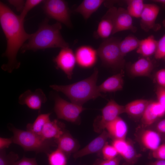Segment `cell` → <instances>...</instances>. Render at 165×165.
I'll list each match as a JSON object with an SVG mask.
<instances>
[{
  "instance_id": "6da1fadb",
  "label": "cell",
  "mask_w": 165,
  "mask_h": 165,
  "mask_svg": "<svg viewBox=\"0 0 165 165\" xmlns=\"http://www.w3.org/2000/svg\"><path fill=\"white\" fill-rule=\"evenodd\" d=\"M24 21L7 6L0 2V23L7 42L6 50L2 56L8 60L1 68L9 73L20 67V63L17 59V53L31 35L25 31Z\"/></svg>"
},
{
  "instance_id": "7a4b0ae2",
  "label": "cell",
  "mask_w": 165,
  "mask_h": 165,
  "mask_svg": "<svg viewBox=\"0 0 165 165\" xmlns=\"http://www.w3.org/2000/svg\"><path fill=\"white\" fill-rule=\"evenodd\" d=\"M48 18L45 19L40 24L38 30L31 36L27 43L21 48V52L27 50L36 51L50 48L69 47L68 44L62 37L61 30V23L57 22L52 25L48 24Z\"/></svg>"
},
{
  "instance_id": "3957f363",
  "label": "cell",
  "mask_w": 165,
  "mask_h": 165,
  "mask_svg": "<svg viewBox=\"0 0 165 165\" xmlns=\"http://www.w3.org/2000/svg\"><path fill=\"white\" fill-rule=\"evenodd\" d=\"M98 74V70L95 68L92 75L85 79L68 85H50V87L63 93L72 102L82 106L90 100L104 97L99 91L96 85Z\"/></svg>"
},
{
  "instance_id": "277c9868",
  "label": "cell",
  "mask_w": 165,
  "mask_h": 165,
  "mask_svg": "<svg viewBox=\"0 0 165 165\" xmlns=\"http://www.w3.org/2000/svg\"><path fill=\"white\" fill-rule=\"evenodd\" d=\"M13 133V143L22 147L25 151H34L36 153L50 152L52 147L57 145L55 140H46L40 135L29 131L14 127L11 128Z\"/></svg>"
},
{
  "instance_id": "5b68a950",
  "label": "cell",
  "mask_w": 165,
  "mask_h": 165,
  "mask_svg": "<svg viewBox=\"0 0 165 165\" xmlns=\"http://www.w3.org/2000/svg\"><path fill=\"white\" fill-rule=\"evenodd\" d=\"M120 41L115 37L103 41L97 50L98 56L104 64L113 68H122L125 63L119 48Z\"/></svg>"
},
{
  "instance_id": "8992f818",
  "label": "cell",
  "mask_w": 165,
  "mask_h": 165,
  "mask_svg": "<svg viewBox=\"0 0 165 165\" xmlns=\"http://www.w3.org/2000/svg\"><path fill=\"white\" fill-rule=\"evenodd\" d=\"M43 2V10L49 18L69 28H72L71 11L67 2L62 0H47L44 1Z\"/></svg>"
},
{
  "instance_id": "52a82bcc",
  "label": "cell",
  "mask_w": 165,
  "mask_h": 165,
  "mask_svg": "<svg viewBox=\"0 0 165 165\" xmlns=\"http://www.w3.org/2000/svg\"><path fill=\"white\" fill-rule=\"evenodd\" d=\"M53 99L54 110L59 119L76 122L79 119L81 113L85 109L82 106L67 101L57 94L54 95Z\"/></svg>"
},
{
  "instance_id": "ba28073f",
  "label": "cell",
  "mask_w": 165,
  "mask_h": 165,
  "mask_svg": "<svg viewBox=\"0 0 165 165\" xmlns=\"http://www.w3.org/2000/svg\"><path fill=\"white\" fill-rule=\"evenodd\" d=\"M101 111V116H98L94 123V129L97 132H102L108 123L119 117L120 115L125 113V107L111 99Z\"/></svg>"
},
{
  "instance_id": "9c48e42d",
  "label": "cell",
  "mask_w": 165,
  "mask_h": 165,
  "mask_svg": "<svg viewBox=\"0 0 165 165\" xmlns=\"http://www.w3.org/2000/svg\"><path fill=\"white\" fill-rule=\"evenodd\" d=\"M53 61L57 69L62 70L69 79H72L76 61L75 54L71 49L69 47L61 49Z\"/></svg>"
},
{
  "instance_id": "30bf717a",
  "label": "cell",
  "mask_w": 165,
  "mask_h": 165,
  "mask_svg": "<svg viewBox=\"0 0 165 165\" xmlns=\"http://www.w3.org/2000/svg\"><path fill=\"white\" fill-rule=\"evenodd\" d=\"M160 10L159 7L154 4H145L141 16L140 26L145 31L151 30L157 31L160 25L156 23Z\"/></svg>"
},
{
  "instance_id": "8fae6325",
  "label": "cell",
  "mask_w": 165,
  "mask_h": 165,
  "mask_svg": "<svg viewBox=\"0 0 165 165\" xmlns=\"http://www.w3.org/2000/svg\"><path fill=\"white\" fill-rule=\"evenodd\" d=\"M47 100L43 90L38 88L34 92L28 90L21 94L18 97V103L21 105H26L31 109L40 110L42 105Z\"/></svg>"
},
{
  "instance_id": "7c38bea8",
  "label": "cell",
  "mask_w": 165,
  "mask_h": 165,
  "mask_svg": "<svg viewBox=\"0 0 165 165\" xmlns=\"http://www.w3.org/2000/svg\"><path fill=\"white\" fill-rule=\"evenodd\" d=\"M117 8L110 7L102 17L94 33L97 38L106 39L112 35L114 28V19Z\"/></svg>"
},
{
  "instance_id": "4fadbf2b",
  "label": "cell",
  "mask_w": 165,
  "mask_h": 165,
  "mask_svg": "<svg viewBox=\"0 0 165 165\" xmlns=\"http://www.w3.org/2000/svg\"><path fill=\"white\" fill-rule=\"evenodd\" d=\"M76 63L83 68H88L93 67L97 60V50L92 47L83 45L78 48L75 53Z\"/></svg>"
},
{
  "instance_id": "5bb4252c",
  "label": "cell",
  "mask_w": 165,
  "mask_h": 165,
  "mask_svg": "<svg viewBox=\"0 0 165 165\" xmlns=\"http://www.w3.org/2000/svg\"><path fill=\"white\" fill-rule=\"evenodd\" d=\"M132 17L126 9L121 7L117 8L114 17V28L112 35L126 30L135 32L137 28L133 25Z\"/></svg>"
},
{
  "instance_id": "9a60e30c",
  "label": "cell",
  "mask_w": 165,
  "mask_h": 165,
  "mask_svg": "<svg viewBox=\"0 0 165 165\" xmlns=\"http://www.w3.org/2000/svg\"><path fill=\"white\" fill-rule=\"evenodd\" d=\"M110 137L107 131L105 129L104 130L99 136L85 147L75 153L73 157L76 159L102 151L104 146L107 143V140Z\"/></svg>"
},
{
  "instance_id": "2e32d148",
  "label": "cell",
  "mask_w": 165,
  "mask_h": 165,
  "mask_svg": "<svg viewBox=\"0 0 165 165\" xmlns=\"http://www.w3.org/2000/svg\"><path fill=\"white\" fill-rule=\"evenodd\" d=\"M165 115V108L157 101H149L141 117L145 126H149Z\"/></svg>"
},
{
  "instance_id": "e0dca14e",
  "label": "cell",
  "mask_w": 165,
  "mask_h": 165,
  "mask_svg": "<svg viewBox=\"0 0 165 165\" xmlns=\"http://www.w3.org/2000/svg\"><path fill=\"white\" fill-rule=\"evenodd\" d=\"M124 72L121 69L119 72L109 77L98 86L99 91L101 93H106L122 90L124 84Z\"/></svg>"
},
{
  "instance_id": "ac0fdd59",
  "label": "cell",
  "mask_w": 165,
  "mask_h": 165,
  "mask_svg": "<svg viewBox=\"0 0 165 165\" xmlns=\"http://www.w3.org/2000/svg\"><path fill=\"white\" fill-rule=\"evenodd\" d=\"M105 129L113 140L125 139L128 131L127 124L119 116L108 123Z\"/></svg>"
},
{
  "instance_id": "d6986e66",
  "label": "cell",
  "mask_w": 165,
  "mask_h": 165,
  "mask_svg": "<svg viewBox=\"0 0 165 165\" xmlns=\"http://www.w3.org/2000/svg\"><path fill=\"white\" fill-rule=\"evenodd\" d=\"M64 124L57 119L50 120L44 125L40 136L46 140H55L59 138L65 130Z\"/></svg>"
},
{
  "instance_id": "ffe728a7",
  "label": "cell",
  "mask_w": 165,
  "mask_h": 165,
  "mask_svg": "<svg viewBox=\"0 0 165 165\" xmlns=\"http://www.w3.org/2000/svg\"><path fill=\"white\" fill-rule=\"evenodd\" d=\"M55 141L57 148L67 156L71 153L77 152L79 147V144L76 140L66 130Z\"/></svg>"
},
{
  "instance_id": "44dd1931",
  "label": "cell",
  "mask_w": 165,
  "mask_h": 165,
  "mask_svg": "<svg viewBox=\"0 0 165 165\" xmlns=\"http://www.w3.org/2000/svg\"><path fill=\"white\" fill-rule=\"evenodd\" d=\"M153 67V63L149 58L142 57L131 64L130 68V72L134 76H148Z\"/></svg>"
},
{
  "instance_id": "7402d4cb",
  "label": "cell",
  "mask_w": 165,
  "mask_h": 165,
  "mask_svg": "<svg viewBox=\"0 0 165 165\" xmlns=\"http://www.w3.org/2000/svg\"><path fill=\"white\" fill-rule=\"evenodd\" d=\"M140 140L146 148L153 151L161 145V138L160 133L157 131L146 129L141 132Z\"/></svg>"
},
{
  "instance_id": "603a6c76",
  "label": "cell",
  "mask_w": 165,
  "mask_h": 165,
  "mask_svg": "<svg viewBox=\"0 0 165 165\" xmlns=\"http://www.w3.org/2000/svg\"><path fill=\"white\" fill-rule=\"evenodd\" d=\"M105 2L103 0H84L74 12L80 14L84 19L87 20Z\"/></svg>"
},
{
  "instance_id": "cb8c5ba5",
  "label": "cell",
  "mask_w": 165,
  "mask_h": 165,
  "mask_svg": "<svg viewBox=\"0 0 165 165\" xmlns=\"http://www.w3.org/2000/svg\"><path fill=\"white\" fill-rule=\"evenodd\" d=\"M158 41L154 36L151 35L140 40L137 52L144 57H148L155 54L157 47Z\"/></svg>"
},
{
  "instance_id": "d4e9b609",
  "label": "cell",
  "mask_w": 165,
  "mask_h": 165,
  "mask_svg": "<svg viewBox=\"0 0 165 165\" xmlns=\"http://www.w3.org/2000/svg\"><path fill=\"white\" fill-rule=\"evenodd\" d=\"M149 101L139 99L129 102L124 106L125 113L134 117H142Z\"/></svg>"
},
{
  "instance_id": "484cf974",
  "label": "cell",
  "mask_w": 165,
  "mask_h": 165,
  "mask_svg": "<svg viewBox=\"0 0 165 165\" xmlns=\"http://www.w3.org/2000/svg\"><path fill=\"white\" fill-rule=\"evenodd\" d=\"M51 114V113H49L39 114L33 123L27 124L26 130L40 136L44 125L50 120Z\"/></svg>"
},
{
  "instance_id": "4316f807",
  "label": "cell",
  "mask_w": 165,
  "mask_h": 165,
  "mask_svg": "<svg viewBox=\"0 0 165 165\" xmlns=\"http://www.w3.org/2000/svg\"><path fill=\"white\" fill-rule=\"evenodd\" d=\"M140 40L133 35H129L120 41L119 48L122 55L124 57L127 53L137 49Z\"/></svg>"
},
{
  "instance_id": "83f0119b",
  "label": "cell",
  "mask_w": 165,
  "mask_h": 165,
  "mask_svg": "<svg viewBox=\"0 0 165 165\" xmlns=\"http://www.w3.org/2000/svg\"><path fill=\"white\" fill-rule=\"evenodd\" d=\"M46 154L48 165H67L68 156L57 148Z\"/></svg>"
},
{
  "instance_id": "f1b7e54d",
  "label": "cell",
  "mask_w": 165,
  "mask_h": 165,
  "mask_svg": "<svg viewBox=\"0 0 165 165\" xmlns=\"http://www.w3.org/2000/svg\"><path fill=\"white\" fill-rule=\"evenodd\" d=\"M127 9L132 17L138 18L141 16L145 7V4L142 0H128L126 1Z\"/></svg>"
},
{
  "instance_id": "f546056e",
  "label": "cell",
  "mask_w": 165,
  "mask_h": 165,
  "mask_svg": "<svg viewBox=\"0 0 165 165\" xmlns=\"http://www.w3.org/2000/svg\"><path fill=\"white\" fill-rule=\"evenodd\" d=\"M0 151V165H14L19 158L18 155L13 152L7 154L5 149Z\"/></svg>"
},
{
  "instance_id": "4dcf8cb0",
  "label": "cell",
  "mask_w": 165,
  "mask_h": 165,
  "mask_svg": "<svg viewBox=\"0 0 165 165\" xmlns=\"http://www.w3.org/2000/svg\"><path fill=\"white\" fill-rule=\"evenodd\" d=\"M42 0H27L25 2L23 9L19 15L20 17L24 20L28 13L33 8L43 2Z\"/></svg>"
},
{
  "instance_id": "1f68e13d",
  "label": "cell",
  "mask_w": 165,
  "mask_h": 165,
  "mask_svg": "<svg viewBox=\"0 0 165 165\" xmlns=\"http://www.w3.org/2000/svg\"><path fill=\"white\" fill-rule=\"evenodd\" d=\"M102 152L104 160L113 159L119 155L114 146L112 145H109L108 143L103 148Z\"/></svg>"
},
{
  "instance_id": "d6a6232c",
  "label": "cell",
  "mask_w": 165,
  "mask_h": 165,
  "mask_svg": "<svg viewBox=\"0 0 165 165\" xmlns=\"http://www.w3.org/2000/svg\"><path fill=\"white\" fill-rule=\"evenodd\" d=\"M163 24L165 26V20L163 21ZM154 56L157 59H161L165 56V33L158 41L157 49Z\"/></svg>"
},
{
  "instance_id": "836d02e7",
  "label": "cell",
  "mask_w": 165,
  "mask_h": 165,
  "mask_svg": "<svg viewBox=\"0 0 165 165\" xmlns=\"http://www.w3.org/2000/svg\"><path fill=\"white\" fill-rule=\"evenodd\" d=\"M152 156L157 160H165V143L161 144L152 151Z\"/></svg>"
},
{
  "instance_id": "e575fe53",
  "label": "cell",
  "mask_w": 165,
  "mask_h": 165,
  "mask_svg": "<svg viewBox=\"0 0 165 165\" xmlns=\"http://www.w3.org/2000/svg\"><path fill=\"white\" fill-rule=\"evenodd\" d=\"M122 157L119 155L112 159L99 160L93 165H119Z\"/></svg>"
},
{
  "instance_id": "d590c367",
  "label": "cell",
  "mask_w": 165,
  "mask_h": 165,
  "mask_svg": "<svg viewBox=\"0 0 165 165\" xmlns=\"http://www.w3.org/2000/svg\"><path fill=\"white\" fill-rule=\"evenodd\" d=\"M157 101L165 108V87L158 86L156 91Z\"/></svg>"
},
{
  "instance_id": "8d00e7d4",
  "label": "cell",
  "mask_w": 165,
  "mask_h": 165,
  "mask_svg": "<svg viewBox=\"0 0 165 165\" xmlns=\"http://www.w3.org/2000/svg\"><path fill=\"white\" fill-rule=\"evenodd\" d=\"M155 78L159 86L165 87V69L158 70L156 74Z\"/></svg>"
},
{
  "instance_id": "74e56055",
  "label": "cell",
  "mask_w": 165,
  "mask_h": 165,
  "mask_svg": "<svg viewBox=\"0 0 165 165\" xmlns=\"http://www.w3.org/2000/svg\"><path fill=\"white\" fill-rule=\"evenodd\" d=\"M14 165H38L36 159L34 158H28L24 156L18 161H17Z\"/></svg>"
},
{
  "instance_id": "f35d334b",
  "label": "cell",
  "mask_w": 165,
  "mask_h": 165,
  "mask_svg": "<svg viewBox=\"0 0 165 165\" xmlns=\"http://www.w3.org/2000/svg\"><path fill=\"white\" fill-rule=\"evenodd\" d=\"M8 2L12 5L14 6L17 11L20 12L22 10L25 1L21 0H10Z\"/></svg>"
},
{
  "instance_id": "ab89813d",
  "label": "cell",
  "mask_w": 165,
  "mask_h": 165,
  "mask_svg": "<svg viewBox=\"0 0 165 165\" xmlns=\"http://www.w3.org/2000/svg\"><path fill=\"white\" fill-rule=\"evenodd\" d=\"M13 143V137L9 138H0V150L5 149Z\"/></svg>"
},
{
  "instance_id": "60d3db41",
  "label": "cell",
  "mask_w": 165,
  "mask_h": 165,
  "mask_svg": "<svg viewBox=\"0 0 165 165\" xmlns=\"http://www.w3.org/2000/svg\"><path fill=\"white\" fill-rule=\"evenodd\" d=\"M156 129L159 133L165 134V119L160 120L157 123Z\"/></svg>"
},
{
  "instance_id": "b9f144b4",
  "label": "cell",
  "mask_w": 165,
  "mask_h": 165,
  "mask_svg": "<svg viewBox=\"0 0 165 165\" xmlns=\"http://www.w3.org/2000/svg\"><path fill=\"white\" fill-rule=\"evenodd\" d=\"M148 165H165V160H157Z\"/></svg>"
},
{
  "instance_id": "7bdbcfd3",
  "label": "cell",
  "mask_w": 165,
  "mask_h": 165,
  "mask_svg": "<svg viewBox=\"0 0 165 165\" xmlns=\"http://www.w3.org/2000/svg\"><path fill=\"white\" fill-rule=\"evenodd\" d=\"M153 1L156 3H159L165 5V0H155Z\"/></svg>"
},
{
  "instance_id": "ee69618b",
  "label": "cell",
  "mask_w": 165,
  "mask_h": 165,
  "mask_svg": "<svg viewBox=\"0 0 165 165\" xmlns=\"http://www.w3.org/2000/svg\"><path fill=\"white\" fill-rule=\"evenodd\" d=\"M132 164L129 163L128 162H125L123 163L121 165H132Z\"/></svg>"
},
{
  "instance_id": "f6af8a7d",
  "label": "cell",
  "mask_w": 165,
  "mask_h": 165,
  "mask_svg": "<svg viewBox=\"0 0 165 165\" xmlns=\"http://www.w3.org/2000/svg\"><path fill=\"white\" fill-rule=\"evenodd\" d=\"M164 57H165V56Z\"/></svg>"
}]
</instances>
